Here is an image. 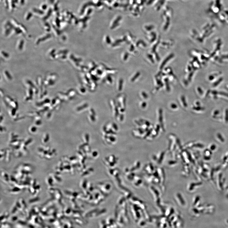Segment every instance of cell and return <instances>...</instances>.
<instances>
[{"label": "cell", "mask_w": 228, "mask_h": 228, "mask_svg": "<svg viewBox=\"0 0 228 228\" xmlns=\"http://www.w3.org/2000/svg\"><path fill=\"white\" fill-rule=\"evenodd\" d=\"M173 56L174 55L173 54H171L170 55H169V56H168L167 58H166V59L164 60V61H163L162 63V64L160 67L161 69H162L163 67H164V65H165L166 63L168 62V61L169 59H170L171 58H172Z\"/></svg>", "instance_id": "obj_1"}, {"label": "cell", "mask_w": 228, "mask_h": 228, "mask_svg": "<svg viewBox=\"0 0 228 228\" xmlns=\"http://www.w3.org/2000/svg\"><path fill=\"white\" fill-rule=\"evenodd\" d=\"M140 75V73L139 72H137V73L135 75V76L133 77V78H132V81H133L135 80L136 79V78H137Z\"/></svg>", "instance_id": "obj_2"}, {"label": "cell", "mask_w": 228, "mask_h": 228, "mask_svg": "<svg viewBox=\"0 0 228 228\" xmlns=\"http://www.w3.org/2000/svg\"><path fill=\"white\" fill-rule=\"evenodd\" d=\"M42 7L43 8L42 9H43V10H46L47 8V6L46 4H43L42 5H41Z\"/></svg>", "instance_id": "obj_3"}]
</instances>
